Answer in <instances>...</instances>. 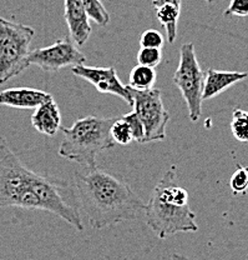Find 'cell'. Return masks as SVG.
Masks as SVG:
<instances>
[{"instance_id": "1", "label": "cell", "mask_w": 248, "mask_h": 260, "mask_svg": "<svg viewBox=\"0 0 248 260\" xmlns=\"http://www.w3.org/2000/svg\"><path fill=\"white\" fill-rule=\"evenodd\" d=\"M13 207L49 211L76 230L84 229L74 184L28 169L0 134V210Z\"/></svg>"}, {"instance_id": "2", "label": "cell", "mask_w": 248, "mask_h": 260, "mask_svg": "<svg viewBox=\"0 0 248 260\" xmlns=\"http://www.w3.org/2000/svg\"><path fill=\"white\" fill-rule=\"evenodd\" d=\"M75 189L80 209L89 225L100 230L128 220H137L145 213V203L125 181L106 170L82 168L75 173Z\"/></svg>"}, {"instance_id": "3", "label": "cell", "mask_w": 248, "mask_h": 260, "mask_svg": "<svg viewBox=\"0 0 248 260\" xmlns=\"http://www.w3.org/2000/svg\"><path fill=\"white\" fill-rule=\"evenodd\" d=\"M145 220L160 239L177 233H196L198 225L196 214L191 209L188 193L180 185L177 168L166 170L145 205Z\"/></svg>"}, {"instance_id": "4", "label": "cell", "mask_w": 248, "mask_h": 260, "mask_svg": "<svg viewBox=\"0 0 248 260\" xmlns=\"http://www.w3.org/2000/svg\"><path fill=\"white\" fill-rule=\"evenodd\" d=\"M116 119L86 116L66 128L61 126L64 139L59 146V155L75 161L82 168L96 167L100 153L114 148L115 143L110 135V128Z\"/></svg>"}, {"instance_id": "5", "label": "cell", "mask_w": 248, "mask_h": 260, "mask_svg": "<svg viewBox=\"0 0 248 260\" xmlns=\"http://www.w3.org/2000/svg\"><path fill=\"white\" fill-rule=\"evenodd\" d=\"M35 30L25 24L0 16V85L18 77L29 67Z\"/></svg>"}, {"instance_id": "6", "label": "cell", "mask_w": 248, "mask_h": 260, "mask_svg": "<svg viewBox=\"0 0 248 260\" xmlns=\"http://www.w3.org/2000/svg\"><path fill=\"white\" fill-rule=\"evenodd\" d=\"M172 80L185 99L190 120L196 123L202 115V90L204 74L199 67L193 43H185L180 48L179 67Z\"/></svg>"}, {"instance_id": "7", "label": "cell", "mask_w": 248, "mask_h": 260, "mask_svg": "<svg viewBox=\"0 0 248 260\" xmlns=\"http://www.w3.org/2000/svg\"><path fill=\"white\" fill-rule=\"evenodd\" d=\"M129 89L133 96L134 112L142 123L145 130L144 143L165 140L170 114L163 105L160 89H150L144 91L135 90L130 86Z\"/></svg>"}, {"instance_id": "8", "label": "cell", "mask_w": 248, "mask_h": 260, "mask_svg": "<svg viewBox=\"0 0 248 260\" xmlns=\"http://www.w3.org/2000/svg\"><path fill=\"white\" fill-rule=\"evenodd\" d=\"M29 64L36 65L47 73H56L66 67H76L85 63L86 56L70 39H59L50 47L31 50Z\"/></svg>"}, {"instance_id": "9", "label": "cell", "mask_w": 248, "mask_h": 260, "mask_svg": "<svg viewBox=\"0 0 248 260\" xmlns=\"http://www.w3.org/2000/svg\"><path fill=\"white\" fill-rule=\"evenodd\" d=\"M71 73L75 77L81 78V79L93 84L100 93L112 94V95L121 98L129 105H133V96H131L129 85H123L121 83L114 67L99 68L86 67L81 64L72 67Z\"/></svg>"}, {"instance_id": "10", "label": "cell", "mask_w": 248, "mask_h": 260, "mask_svg": "<svg viewBox=\"0 0 248 260\" xmlns=\"http://www.w3.org/2000/svg\"><path fill=\"white\" fill-rule=\"evenodd\" d=\"M64 9H65L64 16L72 43L76 47H82L91 35L90 18L80 0H64Z\"/></svg>"}, {"instance_id": "11", "label": "cell", "mask_w": 248, "mask_h": 260, "mask_svg": "<svg viewBox=\"0 0 248 260\" xmlns=\"http://www.w3.org/2000/svg\"><path fill=\"white\" fill-rule=\"evenodd\" d=\"M50 99H53L50 93L34 88H9L0 91V105L14 109H36Z\"/></svg>"}, {"instance_id": "12", "label": "cell", "mask_w": 248, "mask_h": 260, "mask_svg": "<svg viewBox=\"0 0 248 260\" xmlns=\"http://www.w3.org/2000/svg\"><path fill=\"white\" fill-rule=\"evenodd\" d=\"M247 77L248 74L244 72H221V70L209 69L204 75L202 102L220 95L221 93L230 89L234 84L244 80Z\"/></svg>"}, {"instance_id": "13", "label": "cell", "mask_w": 248, "mask_h": 260, "mask_svg": "<svg viewBox=\"0 0 248 260\" xmlns=\"http://www.w3.org/2000/svg\"><path fill=\"white\" fill-rule=\"evenodd\" d=\"M34 129L44 135L53 137L61 128V114L55 100L50 99L39 105L31 115Z\"/></svg>"}, {"instance_id": "14", "label": "cell", "mask_w": 248, "mask_h": 260, "mask_svg": "<svg viewBox=\"0 0 248 260\" xmlns=\"http://www.w3.org/2000/svg\"><path fill=\"white\" fill-rule=\"evenodd\" d=\"M180 14H181V7L177 5H162L156 9V16L160 21L161 25L165 28L167 40L169 43H174L177 37V23H179Z\"/></svg>"}, {"instance_id": "15", "label": "cell", "mask_w": 248, "mask_h": 260, "mask_svg": "<svg viewBox=\"0 0 248 260\" xmlns=\"http://www.w3.org/2000/svg\"><path fill=\"white\" fill-rule=\"evenodd\" d=\"M156 80H157V73H156L155 68L137 64L130 73L129 86L139 91L150 90V89H153Z\"/></svg>"}, {"instance_id": "16", "label": "cell", "mask_w": 248, "mask_h": 260, "mask_svg": "<svg viewBox=\"0 0 248 260\" xmlns=\"http://www.w3.org/2000/svg\"><path fill=\"white\" fill-rule=\"evenodd\" d=\"M89 18L100 26H106L110 23V15L100 0H80Z\"/></svg>"}, {"instance_id": "17", "label": "cell", "mask_w": 248, "mask_h": 260, "mask_svg": "<svg viewBox=\"0 0 248 260\" xmlns=\"http://www.w3.org/2000/svg\"><path fill=\"white\" fill-rule=\"evenodd\" d=\"M231 132L238 142H248V112L236 109L232 114Z\"/></svg>"}, {"instance_id": "18", "label": "cell", "mask_w": 248, "mask_h": 260, "mask_svg": "<svg viewBox=\"0 0 248 260\" xmlns=\"http://www.w3.org/2000/svg\"><path fill=\"white\" fill-rule=\"evenodd\" d=\"M110 135H111V139L114 140L115 144L129 145L131 142H134L130 126H129V124L126 123L122 116L121 118L116 116L111 128H110Z\"/></svg>"}, {"instance_id": "19", "label": "cell", "mask_w": 248, "mask_h": 260, "mask_svg": "<svg viewBox=\"0 0 248 260\" xmlns=\"http://www.w3.org/2000/svg\"><path fill=\"white\" fill-rule=\"evenodd\" d=\"M230 186L232 193L237 194H246L248 190V168L238 165L236 172L232 175L230 180Z\"/></svg>"}, {"instance_id": "20", "label": "cell", "mask_w": 248, "mask_h": 260, "mask_svg": "<svg viewBox=\"0 0 248 260\" xmlns=\"http://www.w3.org/2000/svg\"><path fill=\"white\" fill-rule=\"evenodd\" d=\"M162 61V51L161 49L141 48L137 54V64L145 67L156 68Z\"/></svg>"}, {"instance_id": "21", "label": "cell", "mask_w": 248, "mask_h": 260, "mask_svg": "<svg viewBox=\"0 0 248 260\" xmlns=\"http://www.w3.org/2000/svg\"><path fill=\"white\" fill-rule=\"evenodd\" d=\"M165 44L162 34L155 29H149L142 32L140 38V45L141 48H150V49H162Z\"/></svg>"}, {"instance_id": "22", "label": "cell", "mask_w": 248, "mask_h": 260, "mask_svg": "<svg viewBox=\"0 0 248 260\" xmlns=\"http://www.w3.org/2000/svg\"><path fill=\"white\" fill-rule=\"evenodd\" d=\"M122 118L125 119L126 123H128L129 126H130L131 133H133L134 142L144 143V139H145L144 126H142V123H141V121H140V119L137 118V115H136V114H135V112L125 114V115H123Z\"/></svg>"}, {"instance_id": "23", "label": "cell", "mask_w": 248, "mask_h": 260, "mask_svg": "<svg viewBox=\"0 0 248 260\" xmlns=\"http://www.w3.org/2000/svg\"><path fill=\"white\" fill-rule=\"evenodd\" d=\"M225 16H248V0H231L230 7L223 13Z\"/></svg>"}, {"instance_id": "24", "label": "cell", "mask_w": 248, "mask_h": 260, "mask_svg": "<svg viewBox=\"0 0 248 260\" xmlns=\"http://www.w3.org/2000/svg\"><path fill=\"white\" fill-rule=\"evenodd\" d=\"M167 4L181 7L182 0H152V7L155 8V9H158V8L162 7V5H167Z\"/></svg>"}, {"instance_id": "25", "label": "cell", "mask_w": 248, "mask_h": 260, "mask_svg": "<svg viewBox=\"0 0 248 260\" xmlns=\"http://www.w3.org/2000/svg\"><path fill=\"white\" fill-rule=\"evenodd\" d=\"M171 260H191V259L186 258V256H183V255H180V254H177V253H174L171 255Z\"/></svg>"}, {"instance_id": "26", "label": "cell", "mask_w": 248, "mask_h": 260, "mask_svg": "<svg viewBox=\"0 0 248 260\" xmlns=\"http://www.w3.org/2000/svg\"><path fill=\"white\" fill-rule=\"evenodd\" d=\"M204 2H207V3H210V4H211V3H214L215 0H204Z\"/></svg>"}]
</instances>
